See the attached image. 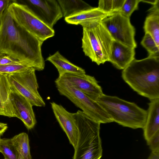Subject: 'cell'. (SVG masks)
<instances>
[{
  "label": "cell",
  "mask_w": 159,
  "mask_h": 159,
  "mask_svg": "<svg viewBox=\"0 0 159 159\" xmlns=\"http://www.w3.org/2000/svg\"><path fill=\"white\" fill-rule=\"evenodd\" d=\"M43 42L16 22L6 9L0 19V53L42 71L45 67Z\"/></svg>",
  "instance_id": "obj_1"
},
{
  "label": "cell",
  "mask_w": 159,
  "mask_h": 159,
  "mask_svg": "<svg viewBox=\"0 0 159 159\" xmlns=\"http://www.w3.org/2000/svg\"><path fill=\"white\" fill-rule=\"evenodd\" d=\"M121 76L139 94L150 100L159 98V57L135 59L123 70Z\"/></svg>",
  "instance_id": "obj_2"
},
{
  "label": "cell",
  "mask_w": 159,
  "mask_h": 159,
  "mask_svg": "<svg viewBox=\"0 0 159 159\" xmlns=\"http://www.w3.org/2000/svg\"><path fill=\"white\" fill-rule=\"evenodd\" d=\"M73 117L78 133L73 159H100L102 154L100 123L80 110L73 113Z\"/></svg>",
  "instance_id": "obj_3"
},
{
  "label": "cell",
  "mask_w": 159,
  "mask_h": 159,
  "mask_svg": "<svg viewBox=\"0 0 159 159\" xmlns=\"http://www.w3.org/2000/svg\"><path fill=\"white\" fill-rule=\"evenodd\" d=\"M96 102L107 112L113 122L134 129H143L144 127L147 111L135 103L116 96L104 94L99 98Z\"/></svg>",
  "instance_id": "obj_4"
},
{
  "label": "cell",
  "mask_w": 159,
  "mask_h": 159,
  "mask_svg": "<svg viewBox=\"0 0 159 159\" xmlns=\"http://www.w3.org/2000/svg\"><path fill=\"white\" fill-rule=\"evenodd\" d=\"M83 27L82 48L85 55L98 65L109 61L114 40L101 22H86Z\"/></svg>",
  "instance_id": "obj_5"
},
{
  "label": "cell",
  "mask_w": 159,
  "mask_h": 159,
  "mask_svg": "<svg viewBox=\"0 0 159 159\" xmlns=\"http://www.w3.org/2000/svg\"><path fill=\"white\" fill-rule=\"evenodd\" d=\"M55 82L61 95L66 97L93 120L100 124L113 122L107 112L96 101L75 89L67 81L58 77Z\"/></svg>",
  "instance_id": "obj_6"
},
{
  "label": "cell",
  "mask_w": 159,
  "mask_h": 159,
  "mask_svg": "<svg viewBox=\"0 0 159 159\" xmlns=\"http://www.w3.org/2000/svg\"><path fill=\"white\" fill-rule=\"evenodd\" d=\"M8 9L16 22L41 41L54 35V29L41 21L27 5L12 2Z\"/></svg>",
  "instance_id": "obj_7"
},
{
  "label": "cell",
  "mask_w": 159,
  "mask_h": 159,
  "mask_svg": "<svg viewBox=\"0 0 159 159\" xmlns=\"http://www.w3.org/2000/svg\"><path fill=\"white\" fill-rule=\"evenodd\" d=\"M35 70L31 67L23 71L6 75L12 91L23 96L33 106L45 107V102L38 91Z\"/></svg>",
  "instance_id": "obj_8"
},
{
  "label": "cell",
  "mask_w": 159,
  "mask_h": 159,
  "mask_svg": "<svg viewBox=\"0 0 159 159\" xmlns=\"http://www.w3.org/2000/svg\"><path fill=\"white\" fill-rule=\"evenodd\" d=\"M114 40L135 48L137 45L135 39V30L130 18L117 12L102 21Z\"/></svg>",
  "instance_id": "obj_9"
},
{
  "label": "cell",
  "mask_w": 159,
  "mask_h": 159,
  "mask_svg": "<svg viewBox=\"0 0 159 159\" xmlns=\"http://www.w3.org/2000/svg\"><path fill=\"white\" fill-rule=\"evenodd\" d=\"M28 6L43 22L53 29L57 22L63 17L61 8L56 0H27Z\"/></svg>",
  "instance_id": "obj_10"
},
{
  "label": "cell",
  "mask_w": 159,
  "mask_h": 159,
  "mask_svg": "<svg viewBox=\"0 0 159 159\" xmlns=\"http://www.w3.org/2000/svg\"><path fill=\"white\" fill-rule=\"evenodd\" d=\"M60 78L66 80L75 89L96 101L104 94L102 87L93 76L85 74L68 73Z\"/></svg>",
  "instance_id": "obj_11"
},
{
  "label": "cell",
  "mask_w": 159,
  "mask_h": 159,
  "mask_svg": "<svg viewBox=\"0 0 159 159\" xmlns=\"http://www.w3.org/2000/svg\"><path fill=\"white\" fill-rule=\"evenodd\" d=\"M50 103L56 119L66 134L70 143L75 148L78 131L73 117V113L68 112L61 105L54 102Z\"/></svg>",
  "instance_id": "obj_12"
},
{
  "label": "cell",
  "mask_w": 159,
  "mask_h": 159,
  "mask_svg": "<svg viewBox=\"0 0 159 159\" xmlns=\"http://www.w3.org/2000/svg\"><path fill=\"white\" fill-rule=\"evenodd\" d=\"M11 100L16 117L23 122L28 130L33 128L37 122L31 103L21 95L12 91Z\"/></svg>",
  "instance_id": "obj_13"
},
{
  "label": "cell",
  "mask_w": 159,
  "mask_h": 159,
  "mask_svg": "<svg viewBox=\"0 0 159 159\" xmlns=\"http://www.w3.org/2000/svg\"><path fill=\"white\" fill-rule=\"evenodd\" d=\"M135 49L113 40L109 61L117 69L123 70L135 59Z\"/></svg>",
  "instance_id": "obj_14"
},
{
  "label": "cell",
  "mask_w": 159,
  "mask_h": 159,
  "mask_svg": "<svg viewBox=\"0 0 159 159\" xmlns=\"http://www.w3.org/2000/svg\"><path fill=\"white\" fill-rule=\"evenodd\" d=\"M145 125L143 129L146 141L159 131V98L150 100Z\"/></svg>",
  "instance_id": "obj_15"
},
{
  "label": "cell",
  "mask_w": 159,
  "mask_h": 159,
  "mask_svg": "<svg viewBox=\"0 0 159 159\" xmlns=\"http://www.w3.org/2000/svg\"><path fill=\"white\" fill-rule=\"evenodd\" d=\"M11 91L6 75L0 74V115L16 117L11 100Z\"/></svg>",
  "instance_id": "obj_16"
},
{
  "label": "cell",
  "mask_w": 159,
  "mask_h": 159,
  "mask_svg": "<svg viewBox=\"0 0 159 159\" xmlns=\"http://www.w3.org/2000/svg\"><path fill=\"white\" fill-rule=\"evenodd\" d=\"M112 14L104 12L98 7H93L91 9L65 18V20L68 24L78 25L86 22H101Z\"/></svg>",
  "instance_id": "obj_17"
},
{
  "label": "cell",
  "mask_w": 159,
  "mask_h": 159,
  "mask_svg": "<svg viewBox=\"0 0 159 159\" xmlns=\"http://www.w3.org/2000/svg\"><path fill=\"white\" fill-rule=\"evenodd\" d=\"M46 60L52 63L57 69L60 77L66 73L85 74L84 69L71 63L62 56L58 51L48 57Z\"/></svg>",
  "instance_id": "obj_18"
},
{
  "label": "cell",
  "mask_w": 159,
  "mask_h": 159,
  "mask_svg": "<svg viewBox=\"0 0 159 159\" xmlns=\"http://www.w3.org/2000/svg\"><path fill=\"white\" fill-rule=\"evenodd\" d=\"M143 29L145 34H149L159 47V0L148 10Z\"/></svg>",
  "instance_id": "obj_19"
},
{
  "label": "cell",
  "mask_w": 159,
  "mask_h": 159,
  "mask_svg": "<svg viewBox=\"0 0 159 159\" xmlns=\"http://www.w3.org/2000/svg\"><path fill=\"white\" fill-rule=\"evenodd\" d=\"M57 1L65 18L93 7L81 0H57Z\"/></svg>",
  "instance_id": "obj_20"
},
{
  "label": "cell",
  "mask_w": 159,
  "mask_h": 159,
  "mask_svg": "<svg viewBox=\"0 0 159 159\" xmlns=\"http://www.w3.org/2000/svg\"><path fill=\"white\" fill-rule=\"evenodd\" d=\"M11 139L18 153V159H32L29 137L27 134L22 132L15 135Z\"/></svg>",
  "instance_id": "obj_21"
},
{
  "label": "cell",
  "mask_w": 159,
  "mask_h": 159,
  "mask_svg": "<svg viewBox=\"0 0 159 159\" xmlns=\"http://www.w3.org/2000/svg\"><path fill=\"white\" fill-rule=\"evenodd\" d=\"M0 152L4 159H18V153L14 146L11 139H0Z\"/></svg>",
  "instance_id": "obj_22"
},
{
  "label": "cell",
  "mask_w": 159,
  "mask_h": 159,
  "mask_svg": "<svg viewBox=\"0 0 159 159\" xmlns=\"http://www.w3.org/2000/svg\"><path fill=\"white\" fill-rule=\"evenodd\" d=\"M125 1V0H100L98 7L106 13H113L120 10Z\"/></svg>",
  "instance_id": "obj_23"
},
{
  "label": "cell",
  "mask_w": 159,
  "mask_h": 159,
  "mask_svg": "<svg viewBox=\"0 0 159 159\" xmlns=\"http://www.w3.org/2000/svg\"><path fill=\"white\" fill-rule=\"evenodd\" d=\"M141 43L148 52V56L159 57V47L149 34H145Z\"/></svg>",
  "instance_id": "obj_24"
},
{
  "label": "cell",
  "mask_w": 159,
  "mask_h": 159,
  "mask_svg": "<svg viewBox=\"0 0 159 159\" xmlns=\"http://www.w3.org/2000/svg\"><path fill=\"white\" fill-rule=\"evenodd\" d=\"M32 67L25 63H18L0 65V74H10L20 72Z\"/></svg>",
  "instance_id": "obj_25"
},
{
  "label": "cell",
  "mask_w": 159,
  "mask_h": 159,
  "mask_svg": "<svg viewBox=\"0 0 159 159\" xmlns=\"http://www.w3.org/2000/svg\"><path fill=\"white\" fill-rule=\"evenodd\" d=\"M140 0H125L122 7L118 12L129 17L138 8Z\"/></svg>",
  "instance_id": "obj_26"
},
{
  "label": "cell",
  "mask_w": 159,
  "mask_h": 159,
  "mask_svg": "<svg viewBox=\"0 0 159 159\" xmlns=\"http://www.w3.org/2000/svg\"><path fill=\"white\" fill-rule=\"evenodd\" d=\"M152 152L159 151V131L147 141Z\"/></svg>",
  "instance_id": "obj_27"
},
{
  "label": "cell",
  "mask_w": 159,
  "mask_h": 159,
  "mask_svg": "<svg viewBox=\"0 0 159 159\" xmlns=\"http://www.w3.org/2000/svg\"><path fill=\"white\" fill-rule=\"evenodd\" d=\"M20 62L21 61L15 59L7 55H5L0 57V65L16 63Z\"/></svg>",
  "instance_id": "obj_28"
},
{
  "label": "cell",
  "mask_w": 159,
  "mask_h": 159,
  "mask_svg": "<svg viewBox=\"0 0 159 159\" xmlns=\"http://www.w3.org/2000/svg\"><path fill=\"white\" fill-rule=\"evenodd\" d=\"M11 2L9 0H0V19L2 16L4 11Z\"/></svg>",
  "instance_id": "obj_29"
},
{
  "label": "cell",
  "mask_w": 159,
  "mask_h": 159,
  "mask_svg": "<svg viewBox=\"0 0 159 159\" xmlns=\"http://www.w3.org/2000/svg\"><path fill=\"white\" fill-rule=\"evenodd\" d=\"M8 128L7 124L0 122V136H2Z\"/></svg>",
  "instance_id": "obj_30"
},
{
  "label": "cell",
  "mask_w": 159,
  "mask_h": 159,
  "mask_svg": "<svg viewBox=\"0 0 159 159\" xmlns=\"http://www.w3.org/2000/svg\"><path fill=\"white\" fill-rule=\"evenodd\" d=\"M148 159H159V151L152 152Z\"/></svg>",
  "instance_id": "obj_31"
},
{
  "label": "cell",
  "mask_w": 159,
  "mask_h": 159,
  "mask_svg": "<svg viewBox=\"0 0 159 159\" xmlns=\"http://www.w3.org/2000/svg\"><path fill=\"white\" fill-rule=\"evenodd\" d=\"M158 0H140L141 2L150 3L153 5L155 4Z\"/></svg>",
  "instance_id": "obj_32"
},
{
  "label": "cell",
  "mask_w": 159,
  "mask_h": 159,
  "mask_svg": "<svg viewBox=\"0 0 159 159\" xmlns=\"http://www.w3.org/2000/svg\"><path fill=\"white\" fill-rule=\"evenodd\" d=\"M5 55V54L0 52V57L2 56H3Z\"/></svg>",
  "instance_id": "obj_33"
},
{
  "label": "cell",
  "mask_w": 159,
  "mask_h": 159,
  "mask_svg": "<svg viewBox=\"0 0 159 159\" xmlns=\"http://www.w3.org/2000/svg\"><path fill=\"white\" fill-rule=\"evenodd\" d=\"M1 138V136H0V139Z\"/></svg>",
  "instance_id": "obj_34"
},
{
  "label": "cell",
  "mask_w": 159,
  "mask_h": 159,
  "mask_svg": "<svg viewBox=\"0 0 159 159\" xmlns=\"http://www.w3.org/2000/svg\"></svg>",
  "instance_id": "obj_35"
}]
</instances>
